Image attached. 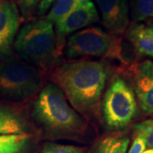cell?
Masks as SVG:
<instances>
[{
    "label": "cell",
    "mask_w": 153,
    "mask_h": 153,
    "mask_svg": "<svg viewBox=\"0 0 153 153\" xmlns=\"http://www.w3.org/2000/svg\"><path fill=\"white\" fill-rule=\"evenodd\" d=\"M51 80L76 111L85 116L98 112L106 81L103 63L91 60L65 63L52 71Z\"/></svg>",
    "instance_id": "cell-1"
},
{
    "label": "cell",
    "mask_w": 153,
    "mask_h": 153,
    "mask_svg": "<svg viewBox=\"0 0 153 153\" xmlns=\"http://www.w3.org/2000/svg\"><path fill=\"white\" fill-rule=\"evenodd\" d=\"M31 117L44 130L54 135H72L83 131L84 119L55 83H48L33 102Z\"/></svg>",
    "instance_id": "cell-2"
},
{
    "label": "cell",
    "mask_w": 153,
    "mask_h": 153,
    "mask_svg": "<svg viewBox=\"0 0 153 153\" xmlns=\"http://www.w3.org/2000/svg\"><path fill=\"white\" fill-rule=\"evenodd\" d=\"M62 45L53 23L44 18L31 21L22 27L16 39L15 49L27 63L48 69L60 55Z\"/></svg>",
    "instance_id": "cell-3"
},
{
    "label": "cell",
    "mask_w": 153,
    "mask_h": 153,
    "mask_svg": "<svg viewBox=\"0 0 153 153\" xmlns=\"http://www.w3.org/2000/svg\"><path fill=\"white\" fill-rule=\"evenodd\" d=\"M43 76L35 66L16 56L0 61V98L20 103L33 97L43 85Z\"/></svg>",
    "instance_id": "cell-4"
},
{
    "label": "cell",
    "mask_w": 153,
    "mask_h": 153,
    "mask_svg": "<svg viewBox=\"0 0 153 153\" xmlns=\"http://www.w3.org/2000/svg\"><path fill=\"white\" fill-rule=\"evenodd\" d=\"M101 117L109 130L124 129L135 117L138 110L133 88L121 76L112 78L101 102Z\"/></svg>",
    "instance_id": "cell-5"
},
{
    "label": "cell",
    "mask_w": 153,
    "mask_h": 153,
    "mask_svg": "<svg viewBox=\"0 0 153 153\" xmlns=\"http://www.w3.org/2000/svg\"><path fill=\"white\" fill-rule=\"evenodd\" d=\"M117 36L109 34L100 27H88L72 34L66 45V55L71 60L85 58L107 59Z\"/></svg>",
    "instance_id": "cell-6"
},
{
    "label": "cell",
    "mask_w": 153,
    "mask_h": 153,
    "mask_svg": "<svg viewBox=\"0 0 153 153\" xmlns=\"http://www.w3.org/2000/svg\"><path fill=\"white\" fill-rule=\"evenodd\" d=\"M99 19V13L93 2L91 0L84 1L66 16L55 22L56 36L62 42L66 35L96 23Z\"/></svg>",
    "instance_id": "cell-7"
},
{
    "label": "cell",
    "mask_w": 153,
    "mask_h": 153,
    "mask_svg": "<svg viewBox=\"0 0 153 153\" xmlns=\"http://www.w3.org/2000/svg\"><path fill=\"white\" fill-rule=\"evenodd\" d=\"M134 91L143 111L153 117V62L139 63L133 74Z\"/></svg>",
    "instance_id": "cell-8"
},
{
    "label": "cell",
    "mask_w": 153,
    "mask_h": 153,
    "mask_svg": "<svg viewBox=\"0 0 153 153\" xmlns=\"http://www.w3.org/2000/svg\"><path fill=\"white\" fill-rule=\"evenodd\" d=\"M20 11L12 0H0V55L10 51L20 25Z\"/></svg>",
    "instance_id": "cell-9"
},
{
    "label": "cell",
    "mask_w": 153,
    "mask_h": 153,
    "mask_svg": "<svg viewBox=\"0 0 153 153\" xmlns=\"http://www.w3.org/2000/svg\"><path fill=\"white\" fill-rule=\"evenodd\" d=\"M105 27L111 33H123L128 26V0H95Z\"/></svg>",
    "instance_id": "cell-10"
},
{
    "label": "cell",
    "mask_w": 153,
    "mask_h": 153,
    "mask_svg": "<svg viewBox=\"0 0 153 153\" xmlns=\"http://www.w3.org/2000/svg\"><path fill=\"white\" fill-rule=\"evenodd\" d=\"M32 125L22 109L0 103V135L31 134Z\"/></svg>",
    "instance_id": "cell-11"
},
{
    "label": "cell",
    "mask_w": 153,
    "mask_h": 153,
    "mask_svg": "<svg viewBox=\"0 0 153 153\" xmlns=\"http://www.w3.org/2000/svg\"><path fill=\"white\" fill-rule=\"evenodd\" d=\"M126 38L131 43L138 55L153 57V27L134 23L127 30Z\"/></svg>",
    "instance_id": "cell-12"
},
{
    "label": "cell",
    "mask_w": 153,
    "mask_h": 153,
    "mask_svg": "<svg viewBox=\"0 0 153 153\" xmlns=\"http://www.w3.org/2000/svg\"><path fill=\"white\" fill-rule=\"evenodd\" d=\"M128 144L129 138L114 134L101 138L88 153H126Z\"/></svg>",
    "instance_id": "cell-13"
},
{
    "label": "cell",
    "mask_w": 153,
    "mask_h": 153,
    "mask_svg": "<svg viewBox=\"0 0 153 153\" xmlns=\"http://www.w3.org/2000/svg\"><path fill=\"white\" fill-rule=\"evenodd\" d=\"M31 141V134H1L0 153H27Z\"/></svg>",
    "instance_id": "cell-14"
},
{
    "label": "cell",
    "mask_w": 153,
    "mask_h": 153,
    "mask_svg": "<svg viewBox=\"0 0 153 153\" xmlns=\"http://www.w3.org/2000/svg\"><path fill=\"white\" fill-rule=\"evenodd\" d=\"M84 1L88 0H55L45 19L52 23H55Z\"/></svg>",
    "instance_id": "cell-15"
},
{
    "label": "cell",
    "mask_w": 153,
    "mask_h": 153,
    "mask_svg": "<svg viewBox=\"0 0 153 153\" xmlns=\"http://www.w3.org/2000/svg\"><path fill=\"white\" fill-rule=\"evenodd\" d=\"M153 17V0H134L132 18L135 22Z\"/></svg>",
    "instance_id": "cell-16"
},
{
    "label": "cell",
    "mask_w": 153,
    "mask_h": 153,
    "mask_svg": "<svg viewBox=\"0 0 153 153\" xmlns=\"http://www.w3.org/2000/svg\"><path fill=\"white\" fill-rule=\"evenodd\" d=\"M134 134L145 140L148 148L153 149V119L143 121L134 126Z\"/></svg>",
    "instance_id": "cell-17"
},
{
    "label": "cell",
    "mask_w": 153,
    "mask_h": 153,
    "mask_svg": "<svg viewBox=\"0 0 153 153\" xmlns=\"http://www.w3.org/2000/svg\"><path fill=\"white\" fill-rule=\"evenodd\" d=\"M38 153H86V148L71 145L47 143Z\"/></svg>",
    "instance_id": "cell-18"
},
{
    "label": "cell",
    "mask_w": 153,
    "mask_h": 153,
    "mask_svg": "<svg viewBox=\"0 0 153 153\" xmlns=\"http://www.w3.org/2000/svg\"><path fill=\"white\" fill-rule=\"evenodd\" d=\"M41 0H17L20 12L24 18L33 16Z\"/></svg>",
    "instance_id": "cell-19"
},
{
    "label": "cell",
    "mask_w": 153,
    "mask_h": 153,
    "mask_svg": "<svg viewBox=\"0 0 153 153\" xmlns=\"http://www.w3.org/2000/svg\"><path fill=\"white\" fill-rule=\"evenodd\" d=\"M146 145L142 138L135 137L128 153H143L144 151H146Z\"/></svg>",
    "instance_id": "cell-20"
},
{
    "label": "cell",
    "mask_w": 153,
    "mask_h": 153,
    "mask_svg": "<svg viewBox=\"0 0 153 153\" xmlns=\"http://www.w3.org/2000/svg\"><path fill=\"white\" fill-rule=\"evenodd\" d=\"M55 0H41L38 7V15L43 16L52 6Z\"/></svg>",
    "instance_id": "cell-21"
},
{
    "label": "cell",
    "mask_w": 153,
    "mask_h": 153,
    "mask_svg": "<svg viewBox=\"0 0 153 153\" xmlns=\"http://www.w3.org/2000/svg\"><path fill=\"white\" fill-rule=\"evenodd\" d=\"M143 153H153V149H148V150H146V151H144L143 152Z\"/></svg>",
    "instance_id": "cell-22"
}]
</instances>
